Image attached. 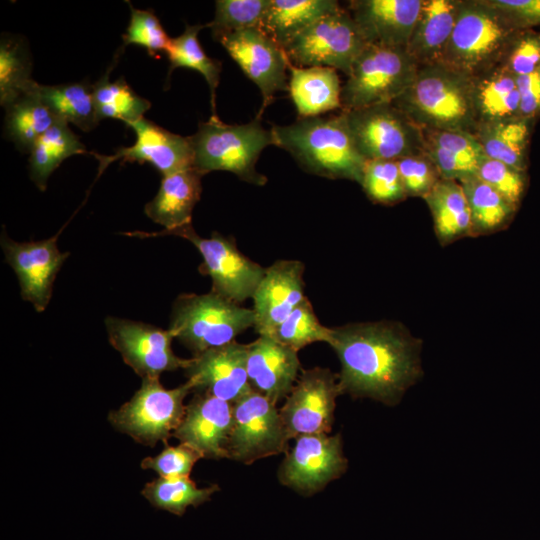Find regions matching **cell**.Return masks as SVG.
Masks as SVG:
<instances>
[{"instance_id":"6da1fadb","label":"cell","mask_w":540,"mask_h":540,"mask_svg":"<svg viewBox=\"0 0 540 540\" xmlns=\"http://www.w3.org/2000/svg\"><path fill=\"white\" fill-rule=\"evenodd\" d=\"M341 370V394L395 406L422 375L421 340L400 323L377 321L330 328Z\"/></svg>"},{"instance_id":"7a4b0ae2","label":"cell","mask_w":540,"mask_h":540,"mask_svg":"<svg viewBox=\"0 0 540 540\" xmlns=\"http://www.w3.org/2000/svg\"><path fill=\"white\" fill-rule=\"evenodd\" d=\"M270 130L274 145L290 153L308 173L361 183L366 160L354 144L343 112L299 118Z\"/></svg>"},{"instance_id":"3957f363","label":"cell","mask_w":540,"mask_h":540,"mask_svg":"<svg viewBox=\"0 0 540 540\" xmlns=\"http://www.w3.org/2000/svg\"><path fill=\"white\" fill-rule=\"evenodd\" d=\"M421 129L476 133L471 79L441 63L419 66L408 89L392 102Z\"/></svg>"},{"instance_id":"277c9868","label":"cell","mask_w":540,"mask_h":540,"mask_svg":"<svg viewBox=\"0 0 540 540\" xmlns=\"http://www.w3.org/2000/svg\"><path fill=\"white\" fill-rule=\"evenodd\" d=\"M520 31L488 0H462L440 63L479 76L503 65Z\"/></svg>"},{"instance_id":"5b68a950","label":"cell","mask_w":540,"mask_h":540,"mask_svg":"<svg viewBox=\"0 0 540 540\" xmlns=\"http://www.w3.org/2000/svg\"><path fill=\"white\" fill-rule=\"evenodd\" d=\"M189 140L193 150V168L205 175L228 171L242 181L263 186L266 176L256 169L261 152L274 145L271 130L263 127L261 113L246 124H226L217 116L200 123Z\"/></svg>"},{"instance_id":"8992f818","label":"cell","mask_w":540,"mask_h":540,"mask_svg":"<svg viewBox=\"0 0 540 540\" xmlns=\"http://www.w3.org/2000/svg\"><path fill=\"white\" fill-rule=\"evenodd\" d=\"M254 324L253 309L213 292L186 293L174 301L168 329L194 356L235 341Z\"/></svg>"},{"instance_id":"52a82bcc","label":"cell","mask_w":540,"mask_h":540,"mask_svg":"<svg viewBox=\"0 0 540 540\" xmlns=\"http://www.w3.org/2000/svg\"><path fill=\"white\" fill-rule=\"evenodd\" d=\"M418 68L406 48L367 44L342 86V110L392 103L411 85Z\"/></svg>"},{"instance_id":"ba28073f","label":"cell","mask_w":540,"mask_h":540,"mask_svg":"<svg viewBox=\"0 0 540 540\" xmlns=\"http://www.w3.org/2000/svg\"><path fill=\"white\" fill-rule=\"evenodd\" d=\"M139 238L174 235L190 241L202 256L199 271L210 277L211 292L237 304L252 298L266 268L245 256L232 237L213 232L209 238L198 235L192 223L160 232L125 233Z\"/></svg>"},{"instance_id":"9c48e42d","label":"cell","mask_w":540,"mask_h":540,"mask_svg":"<svg viewBox=\"0 0 540 540\" xmlns=\"http://www.w3.org/2000/svg\"><path fill=\"white\" fill-rule=\"evenodd\" d=\"M192 391L188 381L167 389L159 378H144L133 397L112 411L108 419L118 431L143 445L154 447L159 441L167 443L184 417L186 406L183 402Z\"/></svg>"},{"instance_id":"30bf717a","label":"cell","mask_w":540,"mask_h":540,"mask_svg":"<svg viewBox=\"0 0 540 540\" xmlns=\"http://www.w3.org/2000/svg\"><path fill=\"white\" fill-rule=\"evenodd\" d=\"M354 144L367 160H399L424 152L422 129L392 103L342 110Z\"/></svg>"},{"instance_id":"8fae6325","label":"cell","mask_w":540,"mask_h":540,"mask_svg":"<svg viewBox=\"0 0 540 540\" xmlns=\"http://www.w3.org/2000/svg\"><path fill=\"white\" fill-rule=\"evenodd\" d=\"M366 45L349 11L341 7L303 30L284 50L297 67H329L347 76Z\"/></svg>"},{"instance_id":"7c38bea8","label":"cell","mask_w":540,"mask_h":540,"mask_svg":"<svg viewBox=\"0 0 540 540\" xmlns=\"http://www.w3.org/2000/svg\"><path fill=\"white\" fill-rule=\"evenodd\" d=\"M276 406L253 390L233 404L228 458L249 465L288 452L290 439Z\"/></svg>"},{"instance_id":"4fadbf2b","label":"cell","mask_w":540,"mask_h":540,"mask_svg":"<svg viewBox=\"0 0 540 540\" xmlns=\"http://www.w3.org/2000/svg\"><path fill=\"white\" fill-rule=\"evenodd\" d=\"M339 395L338 374L322 367L303 370L279 409L288 438L330 433Z\"/></svg>"},{"instance_id":"5bb4252c","label":"cell","mask_w":540,"mask_h":540,"mask_svg":"<svg viewBox=\"0 0 540 540\" xmlns=\"http://www.w3.org/2000/svg\"><path fill=\"white\" fill-rule=\"evenodd\" d=\"M105 326L110 344L142 379L159 378L165 371L184 369L189 362L174 354L171 347L174 337L169 329L112 316L106 317Z\"/></svg>"},{"instance_id":"9a60e30c","label":"cell","mask_w":540,"mask_h":540,"mask_svg":"<svg viewBox=\"0 0 540 540\" xmlns=\"http://www.w3.org/2000/svg\"><path fill=\"white\" fill-rule=\"evenodd\" d=\"M347 466L340 434L303 435L286 453L278 478L298 493L312 495L341 477Z\"/></svg>"},{"instance_id":"2e32d148","label":"cell","mask_w":540,"mask_h":540,"mask_svg":"<svg viewBox=\"0 0 540 540\" xmlns=\"http://www.w3.org/2000/svg\"><path fill=\"white\" fill-rule=\"evenodd\" d=\"M226 49L246 76L259 88L262 111L279 91H288L287 70L291 65L285 50L260 28L239 30L220 36Z\"/></svg>"},{"instance_id":"e0dca14e","label":"cell","mask_w":540,"mask_h":540,"mask_svg":"<svg viewBox=\"0 0 540 540\" xmlns=\"http://www.w3.org/2000/svg\"><path fill=\"white\" fill-rule=\"evenodd\" d=\"M0 245L6 262L17 276L21 297L37 312H43L51 300L55 278L69 253L60 251L57 236L16 242L3 230Z\"/></svg>"},{"instance_id":"ac0fdd59","label":"cell","mask_w":540,"mask_h":540,"mask_svg":"<svg viewBox=\"0 0 540 540\" xmlns=\"http://www.w3.org/2000/svg\"><path fill=\"white\" fill-rule=\"evenodd\" d=\"M184 373L194 392L232 404L252 391L247 375V344L236 341L194 355Z\"/></svg>"},{"instance_id":"d6986e66","label":"cell","mask_w":540,"mask_h":540,"mask_svg":"<svg viewBox=\"0 0 540 540\" xmlns=\"http://www.w3.org/2000/svg\"><path fill=\"white\" fill-rule=\"evenodd\" d=\"M128 126L135 131V143L118 149L111 156L95 154L101 171L116 159L140 164L146 162L163 176L193 168V150L189 137L174 134L145 118Z\"/></svg>"},{"instance_id":"ffe728a7","label":"cell","mask_w":540,"mask_h":540,"mask_svg":"<svg viewBox=\"0 0 540 540\" xmlns=\"http://www.w3.org/2000/svg\"><path fill=\"white\" fill-rule=\"evenodd\" d=\"M233 424V404L205 393H196L172 436L203 458H228L227 445Z\"/></svg>"},{"instance_id":"44dd1931","label":"cell","mask_w":540,"mask_h":540,"mask_svg":"<svg viewBox=\"0 0 540 540\" xmlns=\"http://www.w3.org/2000/svg\"><path fill=\"white\" fill-rule=\"evenodd\" d=\"M304 269L299 260H278L266 268L252 296L259 336L269 335L305 298Z\"/></svg>"},{"instance_id":"7402d4cb","label":"cell","mask_w":540,"mask_h":540,"mask_svg":"<svg viewBox=\"0 0 540 540\" xmlns=\"http://www.w3.org/2000/svg\"><path fill=\"white\" fill-rule=\"evenodd\" d=\"M423 0H353L348 11L367 44L406 48Z\"/></svg>"},{"instance_id":"603a6c76","label":"cell","mask_w":540,"mask_h":540,"mask_svg":"<svg viewBox=\"0 0 540 540\" xmlns=\"http://www.w3.org/2000/svg\"><path fill=\"white\" fill-rule=\"evenodd\" d=\"M301 364L297 351L269 336L247 344V375L253 391L277 405L298 379Z\"/></svg>"},{"instance_id":"cb8c5ba5","label":"cell","mask_w":540,"mask_h":540,"mask_svg":"<svg viewBox=\"0 0 540 540\" xmlns=\"http://www.w3.org/2000/svg\"><path fill=\"white\" fill-rule=\"evenodd\" d=\"M462 0H423L406 46L419 66L441 62Z\"/></svg>"},{"instance_id":"d4e9b609","label":"cell","mask_w":540,"mask_h":540,"mask_svg":"<svg viewBox=\"0 0 540 540\" xmlns=\"http://www.w3.org/2000/svg\"><path fill=\"white\" fill-rule=\"evenodd\" d=\"M202 177L194 168L163 176L157 194L145 205V214L166 231L191 224L202 192Z\"/></svg>"},{"instance_id":"484cf974","label":"cell","mask_w":540,"mask_h":540,"mask_svg":"<svg viewBox=\"0 0 540 540\" xmlns=\"http://www.w3.org/2000/svg\"><path fill=\"white\" fill-rule=\"evenodd\" d=\"M289 73L288 91L301 118L341 107L342 86L335 69L291 64Z\"/></svg>"},{"instance_id":"4316f807","label":"cell","mask_w":540,"mask_h":540,"mask_svg":"<svg viewBox=\"0 0 540 540\" xmlns=\"http://www.w3.org/2000/svg\"><path fill=\"white\" fill-rule=\"evenodd\" d=\"M470 79L478 126L520 116L516 77L503 65Z\"/></svg>"},{"instance_id":"83f0119b","label":"cell","mask_w":540,"mask_h":540,"mask_svg":"<svg viewBox=\"0 0 540 540\" xmlns=\"http://www.w3.org/2000/svg\"><path fill=\"white\" fill-rule=\"evenodd\" d=\"M423 199L432 214L435 234L441 245L472 236L471 212L459 182L440 179Z\"/></svg>"},{"instance_id":"f1b7e54d","label":"cell","mask_w":540,"mask_h":540,"mask_svg":"<svg viewBox=\"0 0 540 540\" xmlns=\"http://www.w3.org/2000/svg\"><path fill=\"white\" fill-rule=\"evenodd\" d=\"M340 8L334 0H270L260 29L285 49L303 30Z\"/></svg>"},{"instance_id":"f546056e","label":"cell","mask_w":540,"mask_h":540,"mask_svg":"<svg viewBox=\"0 0 540 540\" xmlns=\"http://www.w3.org/2000/svg\"><path fill=\"white\" fill-rule=\"evenodd\" d=\"M30 88L5 108V135L22 152L30 153L36 141L58 120Z\"/></svg>"},{"instance_id":"4dcf8cb0","label":"cell","mask_w":540,"mask_h":540,"mask_svg":"<svg viewBox=\"0 0 540 540\" xmlns=\"http://www.w3.org/2000/svg\"><path fill=\"white\" fill-rule=\"evenodd\" d=\"M87 153L68 123L58 119L34 144L29 153V175L45 191L50 175L67 158Z\"/></svg>"},{"instance_id":"1f68e13d","label":"cell","mask_w":540,"mask_h":540,"mask_svg":"<svg viewBox=\"0 0 540 540\" xmlns=\"http://www.w3.org/2000/svg\"><path fill=\"white\" fill-rule=\"evenodd\" d=\"M532 119L515 117L478 126L475 136L486 156L526 171V153Z\"/></svg>"},{"instance_id":"d6a6232c","label":"cell","mask_w":540,"mask_h":540,"mask_svg":"<svg viewBox=\"0 0 540 540\" xmlns=\"http://www.w3.org/2000/svg\"><path fill=\"white\" fill-rule=\"evenodd\" d=\"M35 91L58 119L72 123L85 132L99 123L92 84L83 81L42 85L36 82Z\"/></svg>"},{"instance_id":"836d02e7","label":"cell","mask_w":540,"mask_h":540,"mask_svg":"<svg viewBox=\"0 0 540 540\" xmlns=\"http://www.w3.org/2000/svg\"><path fill=\"white\" fill-rule=\"evenodd\" d=\"M459 183L463 187L471 212V237L493 234L510 223L517 207L495 189L477 175Z\"/></svg>"},{"instance_id":"e575fe53","label":"cell","mask_w":540,"mask_h":540,"mask_svg":"<svg viewBox=\"0 0 540 540\" xmlns=\"http://www.w3.org/2000/svg\"><path fill=\"white\" fill-rule=\"evenodd\" d=\"M92 87L99 121L105 118L119 119L128 126L144 118L151 107L150 102L134 92L123 77L110 81L108 71Z\"/></svg>"},{"instance_id":"d590c367","label":"cell","mask_w":540,"mask_h":540,"mask_svg":"<svg viewBox=\"0 0 540 540\" xmlns=\"http://www.w3.org/2000/svg\"><path fill=\"white\" fill-rule=\"evenodd\" d=\"M203 28L205 25H187L181 35L171 38L166 52L170 63L168 77L178 67L193 69L202 74L210 89L212 116H217L215 94L220 80L221 62L208 57L202 49L198 34Z\"/></svg>"},{"instance_id":"8d00e7d4","label":"cell","mask_w":540,"mask_h":540,"mask_svg":"<svg viewBox=\"0 0 540 540\" xmlns=\"http://www.w3.org/2000/svg\"><path fill=\"white\" fill-rule=\"evenodd\" d=\"M218 485L199 488L189 477L158 478L145 485L142 495L156 508L182 516L187 507L209 501Z\"/></svg>"},{"instance_id":"74e56055","label":"cell","mask_w":540,"mask_h":540,"mask_svg":"<svg viewBox=\"0 0 540 540\" xmlns=\"http://www.w3.org/2000/svg\"><path fill=\"white\" fill-rule=\"evenodd\" d=\"M27 46L20 39L3 36L0 44V103L6 107L34 82Z\"/></svg>"},{"instance_id":"f35d334b","label":"cell","mask_w":540,"mask_h":540,"mask_svg":"<svg viewBox=\"0 0 540 540\" xmlns=\"http://www.w3.org/2000/svg\"><path fill=\"white\" fill-rule=\"evenodd\" d=\"M331 329L320 323L310 300L305 297L269 335L295 351L315 342L329 343Z\"/></svg>"},{"instance_id":"ab89813d","label":"cell","mask_w":540,"mask_h":540,"mask_svg":"<svg viewBox=\"0 0 540 540\" xmlns=\"http://www.w3.org/2000/svg\"><path fill=\"white\" fill-rule=\"evenodd\" d=\"M270 0H217L215 15L205 27L213 37L249 28H260Z\"/></svg>"},{"instance_id":"60d3db41","label":"cell","mask_w":540,"mask_h":540,"mask_svg":"<svg viewBox=\"0 0 540 540\" xmlns=\"http://www.w3.org/2000/svg\"><path fill=\"white\" fill-rule=\"evenodd\" d=\"M360 185L374 203L392 205L407 197L396 160H367Z\"/></svg>"},{"instance_id":"b9f144b4","label":"cell","mask_w":540,"mask_h":540,"mask_svg":"<svg viewBox=\"0 0 540 540\" xmlns=\"http://www.w3.org/2000/svg\"><path fill=\"white\" fill-rule=\"evenodd\" d=\"M129 6L131 18L126 33L123 35L125 45L142 46L154 57H157L160 51L166 53L171 38L165 32L158 17L151 10L136 9L130 3Z\"/></svg>"},{"instance_id":"7bdbcfd3","label":"cell","mask_w":540,"mask_h":540,"mask_svg":"<svg viewBox=\"0 0 540 540\" xmlns=\"http://www.w3.org/2000/svg\"><path fill=\"white\" fill-rule=\"evenodd\" d=\"M476 175L511 204L518 207L526 188L524 171L485 156L477 167Z\"/></svg>"},{"instance_id":"ee69618b","label":"cell","mask_w":540,"mask_h":540,"mask_svg":"<svg viewBox=\"0 0 540 540\" xmlns=\"http://www.w3.org/2000/svg\"><path fill=\"white\" fill-rule=\"evenodd\" d=\"M396 161L407 197L424 198L441 179L425 151Z\"/></svg>"},{"instance_id":"f6af8a7d","label":"cell","mask_w":540,"mask_h":540,"mask_svg":"<svg viewBox=\"0 0 540 540\" xmlns=\"http://www.w3.org/2000/svg\"><path fill=\"white\" fill-rule=\"evenodd\" d=\"M426 142L439 146L465 164L476 168L486 156L478 138L463 131L422 129Z\"/></svg>"},{"instance_id":"bcb514c9","label":"cell","mask_w":540,"mask_h":540,"mask_svg":"<svg viewBox=\"0 0 540 540\" xmlns=\"http://www.w3.org/2000/svg\"><path fill=\"white\" fill-rule=\"evenodd\" d=\"M203 458L190 446L180 443L167 446L155 457H146L141 462L142 469H151L162 478L189 477L194 464Z\"/></svg>"},{"instance_id":"7dc6e473","label":"cell","mask_w":540,"mask_h":540,"mask_svg":"<svg viewBox=\"0 0 540 540\" xmlns=\"http://www.w3.org/2000/svg\"><path fill=\"white\" fill-rule=\"evenodd\" d=\"M503 66L514 76H522L540 68V32L521 30L514 39Z\"/></svg>"},{"instance_id":"c3c4849f","label":"cell","mask_w":540,"mask_h":540,"mask_svg":"<svg viewBox=\"0 0 540 540\" xmlns=\"http://www.w3.org/2000/svg\"><path fill=\"white\" fill-rule=\"evenodd\" d=\"M518 30L540 26V0H488Z\"/></svg>"},{"instance_id":"681fc988","label":"cell","mask_w":540,"mask_h":540,"mask_svg":"<svg viewBox=\"0 0 540 540\" xmlns=\"http://www.w3.org/2000/svg\"><path fill=\"white\" fill-rule=\"evenodd\" d=\"M425 153L436 166L441 179L461 182L477 174L473 168L445 149L425 141Z\"/></svg>"},{"instance_id":"f907efd6","label":"cell","mask_w":540,"mask_h":540,"mask_svg":"<svg viewBox=\"0 0 540 540\" xmlns=\"http://www.w3.org/2000/svg\"><path fill=\"white\" fill-rule=\"evenodd\" d=\"M515 77L520 95V116L533 120L540 115V68Z\"/></svg>"}]
</instances>
